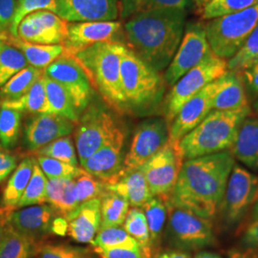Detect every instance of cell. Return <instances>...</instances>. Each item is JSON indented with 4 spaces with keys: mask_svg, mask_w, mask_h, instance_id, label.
Here are the masks:
<instances>
[{
    "mask_svg": "<svg viewBox=\"0 0 258 258\" xmlns=\"http://www.w3.org/2000/svg\"><path fill=\"white\" fill-rule=\"evenodd\" d=\"M120 79L127 109L148 110L163 97L164 79L127 45L120 58Z\"/></svg>",
    "mask_w": 258,
    "mask_h": 258,
    "instance_id": "5b68a950",
    "label": "cell"
},
{
    "mask_svg": "<svg viewBox=\"0 0 258 258\" xmlns=\"http://www.w3.org/2000/svg\"><path fill=\"white\" fill-rule=\"evenodd\" d=\"M120 127L109 109L99 103L89 104L83 111L75 131L76 149L81 166Z\"/></svg>",
    "mask_w": 258,
    "mask_h": 258,
    "instance_id": "ba28073f",
    "label": "cell"
},
{
    "mask_svg": "<svg viewBox=\"0 0 258 258\" xmlns=\"http://www.w3.org/2000/svg\"><path fill=\"white\" fill-rule=\"evenodd\" d=\"M258 60V22L239 51L230 58L228 70L241 73Z\"/></svg>",
    "mask_w": 258,
    "mask_h": 258,
    "instance_id": "b9f144b4",
    "label": "cell"
},
{
    "mask_svg": "<svg viewBox=\"0 0 258 258\" xmlns=\"http://www.w3.org/2000/svg\"><path fill=\"white\" fill-rule=\"evenodd\" d=\"M168 142V125L165 119H151L139 125L124 157L120 176L144 166ZM118 181V180H117Z\"/></svg>",
    "mask_w": 258,
    "mask_h": 258,
    "instance_id": "8fae6325",
    "label": "cell"
},
{
    "mask_svg": "<svg viewBox=\"0 0 258 258\" xmlns=\"http://www.w3.org/2000/svg\"><path fill=\"white\" fill-rule=\"evenodd\" d=\"M0 32H7V31H4L2 28L0 27Z\"/></svg>",
    "mask_w": 258,
    "mask_h": 258,
    "instance_id": "e7e4bbea",
    "label": "cell"
},
{
    "mask_svg": "<svg viewBox=\"0 0 258 258\" xmlns=\"http://www.w3.org/2000/svg\"><path fill=\"white\" fill-rule=\"evenodd\" d=\"M12 46L16 47L25 56L28 64L43 70L47 66L54 62L59 56L63 55L64 49L62 45H41L24 41L19 37L10 34L6 41Z\"/></svg>",
    "mask_w": 258,
    "mask_h": 258,
    "instance_id": "484cf974",
    "label": "cell"
},
{
    "mask_svg": "<svg viewBox=\"0 0 258 258\" xmlns=\"http://www.w3.org/2000/svg\"><path fill=\"white\" fill-rule=\"evenodd\" d=\"M68 223L67 234L83 244H92L101 228V199L81 204L75 211L65 216Z\"/></svg>",
    "mask_w": 258,
    "mask_h": 258,
    "instance_id": "7402d4cb",
    "label": "cell"
},
{
    "mask_svg": "<svg viewBox=\"0 0 258 258\" xmlns=\"http://www.w3.org/2000/svg\"><path fill=\"white\" fill-rule=\"evenodd\" d=\"M153 258H191L190 254L180 249H167L159 251Z\"/></svg>",
    "mask_w": 258,
    "mask_h": 258,
    "instance_id": "9f6ffc18",
    "label": "cell"
},
{
    "mask_svg": "<svg viewBox=\"0 0 258 258\" xmlns=\"http://www.w3.org/2000/svg\"><path fill=\"white\" fill-rule=\"evenodd\" d=\"M249 106L236 110H212L195 128L180 140L184 160L231 149L240 125L249 115Z\"/></svg>",
    "mask_w": 258,
    "mask_h": 258,
    "instance_id": "277c9868",
    "label": "cell"
},
{
    "mask_svg": "<svg viewBox=\"0 0 258 258\" xmlns=\"http://www.w3.org/2000/svg\"><path fill=\"white\" fill-rule=\"evenodd\" d=\"M43 75V70L28 65L0 88V98L3 102L18 100L24 96Z\"/></svg>",
    "mask_w": 258,
    "mask_h": 258,
    "instance_id": "1f68e13d",
    "label": "cell"
},
{
    "mask_svg": "<svg viewBox=\"0 0 258 258\" xmlns=\"http://www.w3.org/2000/svg\"><path fill=\"white\" fill-rule=\"evenodd\" d=\"M96 252H98L103 258H143L140 249H100L95 248Z\"/></svg>",
    "mask_w": 258,
    "mask_h": 258,
    "instance_id": "681fc988",
    "label": "cell"
},
{
    "mask_svg": "<svg viewBox=\"0 0 258 258\" xmlns=\"http://www.w3.org/2000/svg\"><path fill=\"white\" fill-rule=\"evenodd\" d=\"M243 243L249 248H258V219L251 222L245 231Z\"/></svg>",
    "mask_w": 258,
    "mask_h": 258,
    "instance_id": "db71d44e",
    "label": "cell"
},
{
    "mask_svg": "<svg viewBox=\"0 0 258 258\" xmlns=\"http://www.w3.org/2000/svg\"><path fill=\"white\" fill-rule=\"evenodd\" d=\"M59 214L49 204L34 205L14 211L10 225L14 230L35 242L51 232L52 223Z\"/></svg>",
    "mask_w": 258,
    "mask_h": 258,
    "instance_id": "44dd1931",
    "label": "cell"
},
{
    "mask_svg": "<svg viewBox=\"0 0 258 258\" xmlns=\"http://www.w3.org/2000/svg\"><path fill=\"white\" fill-rule=\"evenodd\" d=\"M44 76L64 88L80 114L90 104L94 89L82 66L73 56H59L44 69Z\"/></svg>",
    "mask_w": 258,
    "mask_h": 258,
    "instance_id": "4fadbf2b",
    "label": "cell"
},
{
    "mask_svg": "<svg viewBox=\"0 0 258 258\" xmlns=\"http://www.w3.org/2000/svg\"><path fill=\"white\" fill-rule=\"evenodd\" d=\"M257 198V176L234 164L222 202L227 221L233 224L241 220Z\"/></svg>",
    "mask_w": 258,
    "mask_h": 258,
    "instance_id": "5bb4252c",
    "label": "cell"
},
{
    "mask_svg": "<svg viewBox=\"0 0 258 258\" xmlns=\"http://www.w3.org/2000/svg\"><path fill=\"white\" fill-rule=\"evenodd\" d=\"M129 202L120 194L108 190L101 199V228L122 226L129 211Z\"/></svg>",
    "mask_w": 258,
    "mask_h": 258,
    "instance_id": "e575fe53",
    "label": "cell"
},
{
    "mask_svg": "<svg viewBox=\"0 0 258 258\" xmlns=\"http://www.w3.org/2000/svg\"><path fill=\"white\" fill-rule=\"evenodd\" d=\"M186 10H157L127 19L128 48L158 72L167 68L184 34Z\"/></svg>",
    "mask_w": 258,
    "mask_h": 258,
    "instance_id": "7a4b0ae2",
    "label": "cell"
},
{
    "mask_svg": "<svg viewBox=\"0 0 258 258\" xmlns=\"http://www.w3.org/2000/svg\"><path fill=\"white\" fill-rule=\"evenodd\" d=\"M47 181L46 176L36 161L32 177L17 208L47 203Z\"/></svg>",
    "mask_w": 258,
    "mask_h": 258,
    "instance_id": "7bdbcfd3",
    "label": "cell"
},
{
    "mask_svg": "<svg viewBox=\"0 0 258 258\" xmlns=\"http://www.w3.org/2000/svg\"><path fill=\"white\" fill-rule=\"evenodd\" d=\"M15 209L2 208L0 209V247L5 239L10 229V219Z\"/></svg>",
    "mask_w": 258,
    "mask_h": 258,
    "instance_id": "f5cc1de1",
    "label": "cell"
},
{
    "mask_svg": "<svg viewBox=\"0 0 258 258\" xmlns=\"http://www.w3.org/2000/svg\"><path fill=\"white\" fill-rule=\"evenodd\" d=\"M125 44L118 41L99 42L73 55L104 102L117 112H125L126 101L120 79V58Z\"/></svg>",
    "mask_w": 258,
    "mask_h": 258,
    "instance_id": "3957f363",
    "label": "cell"
},
{
    "mask_svg": "<svg viewBox=\"0 0 258 258\" xmlns=\"http://www.w3.org/2000/svg\"><path fill=\"white\" fill-rule=\"evenodd\" d=\"M121 227L131 237L137 241L143 258H153L148 222L141 208L129 209L126 218Z\"/></svg>",
    "mask_w": 258,
    "mask_h": 258,
    "instance_id": "d6a6232c",
    "label": "cell"
},
{
    "mask_svg": "<svg viewBox=\"0 0 258 258\" xmlns=\"http://www.w3.org/2000/svg\"><path fill=\"white\" fill-rule=\"evenodd\" d=\"M37 258H90L89 250L64 244H46L37 247Z\"/></svg>",
    "mask_w": 258,
    "mask_h": 258,
    "instance_id": "7dc6e473",
    "label": "cell"
},
{
    "mask_svg": "<svg viewBox=\"0 0 258 258\" xmlns=\"http://www.w3.org/2000/svg\"><path fill=\"white\" fill-rule=\"evenodd\" d=\"M46 194L47 203L63 217L80 206L76 199L73 178L48 179Z\"/></svg>",
    "mask_w": 258,
    "mask_h": 258,
    "instance_id": "4316f807",
    "label": "cell"
},
{
    "mask_svg": "<svg viewBox=\"0 0 258 258\" xmlns=\"http://www.w3.org/2000/svg\"><path fill=\"white\" fill-rule=\"evenodd\" d=\"M258 22V4L238 13L212 19L206 35L212 53L223 59L235 55Z\"/></svg>",
    "mask_w": 258,
    "mask_h": 258,
    "instance_id": "8992f818",
    "label": "cell"
},
{
    "mask_svg": "<svg viewBox=\"0 0 258 258\" xmlns=\"http://www.w3.org/2000/svg\"><path fill=\"white\" fill-rule=\"evenodd\" d=\"M194 258H222L216 253L210 252V251H200L195 254Z\"/></svg>",
    "mask_w": 258,
    "mask_h": 258,
    "instance_id": "6f0895ef",
    "label": "cell"
},
{
    "mask_svg": "<svg viewBox=\"0 0 258 258\" xmlns=\"http://www.w3.org/2000/svg\"><path fill=\"white\" fill-rule=\"evenodd\" d=\"M194 2H196L197 5H199V6H201V4H202V0H194Z\"/></svg>",
    "mask_w": 258,
    "mask_h": 258,
    "instance_id": "be15d7a7",
    "label": "cell"
},
{
    "mask_svg": "<svg viewBox=\"0 0 258 258\" xmlns=\"http://www.w3.org/2000/svg\"><path fill=\"white\" fill-rule=\"evenodd\" d=\"M230 152L245 166L258 169V118L243 120Z\"/></svg>",
    "mask_w": 258,
    "mask_h": 258,
    "instance_id": "603a6c76",
    "label": "cell"
},
{
    "mask_svg": "<svg viewBox=\"0 0 258 258\" xmlns=\"http://www.w3.org/2000/svg\"><path fill=\"white\" fill-rule=\"evenodd\" d=\"M184 157L179 142L168 141L166 146L141 167L150 194L166 201L175 185Z\"/></svg>",
    "mask_w": 258,
    "mask_h": 258,
    "instance_id": "30bf717a",
    "label": "cell"
},
{
    "mask_svg": "<svg viewBox=\"0 0 258 258\" xmlns=\"http://www.w3.org/2000/svg\"><path fill=\"white\" fill-rule=\"evenodd\" d=\"M35 163L34 158H26L16 167L3 192L2 203L4 207L12 209L18 207L33 174Z\"/></svg>",
    "mask_w": 258,
    "mask_h": 258,
    "instance_id": "83f0119b",
    "label": "cell"
},
{
    "mask_svg": "<svg viewBox=\"0 0 258 258\" xmlns=\"http://www.w3.org/2000/svg\"><path fill=\"white\" fill-rule=\"evenodd\" d=\"M106 188L123 196L132 208H142L153 197L141 168L120 176L116 183L106 185Z\"/></svg>",
    "mask_w": 258,
    "mask_h": 258,
    "instance_id": "d4e9b609",
    "label": "cell"
},
{
    "mask_svg": "<svg viewBox=\"0 0 258 258\" xmlns=\"http://www.w3.org/2000/svg\"><path fill=\"white\" fill-rule=\"evenodd\" d=\"M142 210L148 222L151 249L154 257L159 252V247L163 237L167 217V206L166 201L162 198L152 197L142 207Z\"/></svg>",
    "mask_w": 258,
    "mask_h": 258,
    "instance_id": "f1b7e54d",
    "label": "cell"
},
{
    "mask_svg": "<svg viewBox=\"0 0 258 258\" xmlns=\"http://www.w3.org/2000/svg\"><path fill=\"white\" fill-rule=\"evenodd\" d=\"M223 76L184 103L168 126V141L180 142L213 110V100L222 86Z\"/></svg>",
    "mask_w": 258,
    "mask_h": 258,
    "instance_id": "9a60e30c",
    "label": "cell"
},
{
    "mask_svg": "<svg viewBox=\"0 0 258 258\" xmlns=\"http://www.w3.org/2000/svg\"><path fill=\"white\" fill-rule=\"evenodd\" d=\"M41 10L56 13V0H18L17 11L10 27V34L18 37L19 23L26 16Z\"/></svg>",
    "mask_w": 258,
    "mask_h": 258,
    "instance_id": "f6af8a7d",
    "label": "cell"
},
{
    "mask_svg": "<svg viewBox=\"0 0 258 258\" xmlns=\"http://www.w3.org/2000/svg\"><path fill=\"white\" fill-rule=\"evenodd\" d=\"M252 212H251V217H252V221L257 220L258 219V198L256 202L252 206Z\"/></svg>",
    "mask_w": 258,
    "mask_h": 258,
    "instance_id": "94428289",
    "label": "cell"
},
{
    "mask_svg": "<svg viewBox=\"0 0 258 258\" xmlns=\"http://www.w3.org/2000/svg\"><path fill=\"white\" fill-rule=\"evenodd\" d=\"M212 53L205 26L200 23L187 24L175 55L167 66L166 83L174 85L185 73L200 64Z\"/></svg>",
    "mask_w": 258,
    "mask_h": 258,
    "instance_id": "7c38bea8",
    "label": "cell"
},
{
    "mask_svg": "<svg viewBox=\"0 0 258 258\" xmlns=\"http://www.w3.org/2000/svg\"><path fill=\"white\" fill-rule=\"evenodd\" d=\"M256 4L258 0H202L201 16L205 20H212L238 13Z\"/></svg>",
    "mask_w": 258,
    "mask_h": 258,
    "instance_id": "f35d334b",
    "label": "cell"
},
{
    "mask_svg": "<svg viewBox=\"0 0 258 258\" xmlns=\"http://www.w3.org/2000/svg\"><path fill=\"white\" fill-rule=\"evenodd\" d=\"M45 90L49 114H55L66 118L74 123L80 120V113L75 107L70 96L64 88L55 81L44 76Z\"/></svg>",
    "mask_w": 258,
    "mask_h": 258,
    "instance_id": "f546056e",
    "label": "cell"
},
{
    "mask_svg": "<svg viewBox=\"0 0 258 258\" xmlns=\"http://www.w3.org/2000/svg\"><path fill=\"white\" fill-rule=\"evenodd\" d=\"M37 164L48 179L73 178L80 166H74L50 157L37 155Z\"/></svg>",
    "mask_w": 258,
    "mask_h": 258,
    "instance_id": "bcb514c9",
    "label": "cell"
},
{
    "mask_svg": "<svg viewBox=\"0 0 258 258\" xmlns=\"http://www.w3.org/2000/svg\"><path fill=\"white\" fill-rule=\"evenodd\" d=\"M9 36L10 32H0V47L2 46V44L6 43Z\"/></svg>",
    "mask_w": 258,
    "mask_h": 258,
    "instance_id": "91938a15",
    "label": "cell"
},
{
    "mask_svg": "<svg viewBox=\"0 0 258 258\" xmlns=\"http://www.w3.org/2000/svg\"><path fill=\"white\" fill-rule=\"evenodd\" d=\"M73 180L76 199L79 205L94 199H102L108 191L106 184L88 173L83 167H79Z\"/></svg>",
    "mask_w": 258,
    "mask_h": 258,
    "instance_id": "d590c367",
    "label": "cell"
},
{
    "mask_svg": "<svg viewBox=\"0 0 258 258\" xmlns=\"http://www.w3.org/2000/svg\"><path fill=\"white\" fill-rule=\"evenodd\" d=\"M23 113L0 104V143L4 148H13L19 139Z\"/></svg>",
    "mask_w": 258,
    "mask_h": 258,
    "instance_id": "ab89813d",
    "label": "cell"
},
{
    "mask_svg": "<svg viewBox=\"0 0 258 258\" xmlns=\"http://www.w3.org/2000/svg\"><path fill=\"white\" fill-rule=\"evenodd\" d=\"M67 229H68V223L66 221L65 217L58 215L55 217L52 223L51 232L63 236L65 234H67Z\"/></svg>",
    "mask_w": 258,
    "mask_h": 258,
    "instance_id": "11a10c76",
    "label": "cell"
},
{
    "mask_svg": "<svg viewBox=\"0 0 258 258\" xmlns=\"http://www.w3.org/2000/svg\"><path fill=\"white\" fill-rule=\"evenodd\" d=\"M18 0H0V27L10 32V27L17 11Z\"/></svg>",
    "mask_w": 258,
    "mask_h": 258,
    "instance_id": "c3c4849f",
    "label": "cell"
},
{
    "mask_svg": "<svg viewBox=\"0 0 258 258\" xmlns=\"http://www.w3.org/2000/svg\"><path fill=\"white\" fill-rule=\"evenodd\" d=\"M17 166V158L0 148V183H2Z\"/></svg>",
    "mask_w": 258,
    "mask_h": 258,
    "instance_id": "f907efd6",
    "label": "cell"
},
{
    "mask_svg": "<svg viewBox=\"0 0 258 258\" xmlns=\"http://www.w3.org/2000/svg\"><path fill=\"white\" fill-rule=\"evenodd\" d=\"M67 34L68 22L46 10L28 15L18 28V37L20 39L41 45H62Z\"/></svg>",
    "mask_w": 258,
    "mask_h": 258,
    "instance_id": "2e32d148",
    "label": "cell"
},
{
    "mask_svg": "<svg viewBox=\"0 0 258 258\" xmlns=\"http://www.w3.org/2000/svg\"><path fill=\"white\" fill-rule=\"evenodd\" d=\"M228 72L226 59L212 53L200 64L189 70L172 85L165 100V120L169 126L185 102L201 91L206 85Z\"/></svg>",
    "mask_w": 258,
    "mask_h": 258,
    "instance_id": "52a82bcc",
    "label": "cell"
},
{
    "mask_svg": "<svg viewBox=\"0 0 258 258\" xmlns=\"http://www.w3.org/2000/svg\"><path fill=\"white\" fill-rule=\"evenodd\" d=\"M244 72L243 81L252 96H258V60Z\"/></svg>",
    "mask_w": 258,
    "mask_h": 258,
    "instance_id": "816d5d0a",
    "label": "cell"
},
{
    "mask_svg": "<svg viewBox=\"0 0 258 258\" xmlns=\"http://www.w3.org/2000/svg\"><path fill=\"white\" fill-rule=\"evenodd\" d=\"M166 206L168 217L166 235L176 249L195 250L214 243L215 237L210 219L167 202Z\"/></svg>",
    "mask_w": 258,
    "mask_h": 258,
    "instance_id": "9c48e42d",
    "label": "cell"
},
{
    "mask_svg": "<svg viewBox=\"0 0 258 258\" xmlns=\"http://www.w3.org/2000/svg\"><path fill=\"white\" fill-rule=\"evenodd\" d=\"M37 242L22 235L10 225L9 231L0 247V258H31L36 254Z\"/></svg>",
    "mask_w": 258,
    "mask_h": 258,
    "instance_id": "8d00e7d4",
    "label": "cell"
},
{
    "mask_svg": "<svg viewBox=\"0 0 258 258\" xmlns=\"http://www.w3.org/2000/svg\"><path fill=\"white\" fill-rule=\"evenodd\" d=\"M37 154L54 158L72 166H79V159L77 156L76 147L70 135L51 142L45 147L38 149Z\"/></svg>",
    "mask_w": 258,
    "mask_h": 258,
    "instance_id": "ee69618b",
    "label": "cell"
},
{
    "mask_svg": "<svg viewBox=\"0 0 258 258\" xmlns=\"http://www.w3.org/2000/svg\"><path fill=\"white\" fill-rule=\"evenodd\" d=\"M23 54L8 43L0 47V88L19 71L28 66Z\"/></svg>",
    "mask_w": 258,
    "mask_h": 258,
    "instance_id": "60d3db41",
    "label": "cell"
},
{
    "mask_svg": "<svg viewBox=\"0 0 258 258\" xmlns=\"http://www.w3.org/2000/svg\"><path fill=\"white\" fill-rule=\"evenodd\" d=\"M223 79L213 100V110H236L249 106L245 83L240 73L228 70Z\"/></svg>",
    "mask_w": 258,
    "mask_h": 258,
    "instance_id": "cb8c5ba5",
    "label": "cell"
},
{
    "mask_svg": "<svg viewBox=\"0 0 258 258\" xmlns=\"http://www.w3.org/2000/svg\"><path fill=\"white\" fill-rule=\"evenodd\" d=\"M1 105L21 111L22 113L27 112L36 115L49 113L44 75L32 86V88L24 96L16 101L2 102Z\"/></svg>",
    "mask_w": 258,
    "mask_h": 258,
    "instance_id": "836d02e7",
    "label": "cell"
},
{
    "mask_svg": "<svg viewBox=\"0 0 258 258\" xmlns=\"http://www.w3.org/2000/svg\"><path fill=\"white\" fill-rule=\"evenodd\" d=\"M73 121L55 114H37L25 127V142L31 150L37 151L56 139L65 137L74 130Z\"/></svg>",
    "mask_w": 258,
    "mask_h": 258,
    "instance_id": "ffe728a7",
    "label": "cell"
},
{
    "mask_svg": "<svg viewBox=\"0 0 258 258\" xmlns=\"http://www.w3.org/2000/svg\"><path fill=\"white\" fill-rule=\"evenodd\" d=\"M92 246L100 249H140L137 241L131 237L121 226L100 229L92 242Z\"/></svg>",
    "mask_w": 258,
    "mask_h": 258,
    "instance_id": "74e56055",
    "label": "cell"
},
{
    "mask_svg": "<svg viewBox=\"0 0 258 258\" xmlns=\"http://www.w3.org/2000/svg\"><path fill=\"white\" fill-rule=\"evenodd\" d=\"M121 31L119 21L68 23V34L62 46L63 55H73L99 42L114 41Z\"/></svg>",
    "mask_w": 258,
    "mask_h": 258,
    "instance_id": "ac0fdd59",
    "label": "cell"
},
{
    "mask_svg": "<svg viewBox=\"0 0 258 258\" xmlns=\"http://www.w3.org/2000/svg\"><path fill=\"white\" fill-rule=\"evenodd\" d=\"M125 132L120 127L102 148L82 165L83 169L106 185L117 182L123 164Z\"/></svg>",
    "mask_w": 258,
    "mask_h": 258,
    "instance_id": "e0dca14e",
    "label": "cell"
},
{
    "mask_svg": "<svg viewBox=\"0 0 258 258\" xmlns=\"http://www.w3.org/2000/svg\"><path fill=\"white\" fill-rule=\"evenodd\" d=\"M194 0H119V16L128 19L139 14L157 10L189 9Z\"/></svg>",
    "mask_w": 258,
    "mask_h": 258,
    "instance_id": "4dcf8cb0",
    "label": "cell"
},
{
    "mask_svg": "<svg viewBox=\"0 0 258 258\" xmlns=\"http://www.w3.org/2000/svg\"><path fill=\"white\" fill-rule=\"evenodd\" d=\"M234 164L228 150L184 160L166 202L211 220L222 206Z\"/></svg>",
    "mask_w": 258,
    "mask_h": 258,
    "instance_id": "6da1fadb",
    "label": "cell"
},
{
    "mask_svg": "<svg viewBox=\"0 0 258 258\" xmlns=\"http://www.w3.org/2000/svg\"><path fill=\"white\" fill-rule=\"evenodd\" d=\"M68 23L115 21L119 0H56V13Z\"/></svg>",
    "mask_w": 258,
    "mask_h": 258,
    "instance_id": "d6986e66",
    "label": "cell"
},
{
    "mask_svg": "<svg viewBox=\"0 0 258 258\" xmlns=\"http://www.w3.org/2000/svg\"><path fill=\"white\" fill-rule=\"evenodd\" d=\"M253 106H254V109H255V111L258 113V100L256 102H254V105H253Z\"/></svg>",
    "mask_w": 258,
    "mask_h": 258,
    "instance_id": "6125c7cd",
    "label": "cell"
},
{
    "mask_svg": "<svg viewBox=\"0 0 258 258\" xmlns=\"http://www.w3.org/2000/svg\"><path fill=\"white\" fill-rule=\"evenodd\" d=\"M229 258H250L249 254L239 251L237 249H232L229 252Z\"/></svg>",
    "mask_w": 258,
    "mask_h": 258,
    "instance_id": "680465c9",
    "label": "cell"
}]
</instances>
